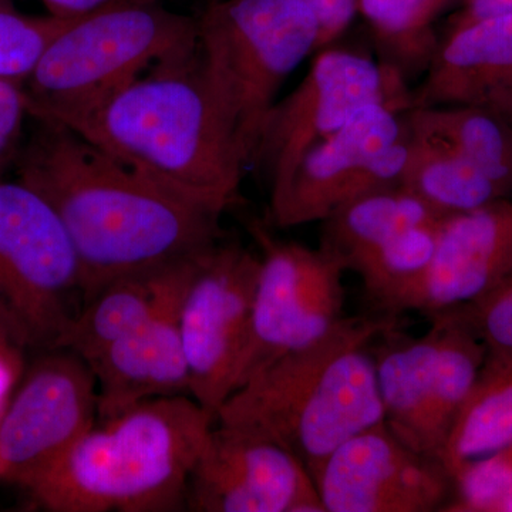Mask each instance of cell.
Listing matches in <instances>:
<instances>
[{
	"label": "cell",
	"mask_w": 512,
	"mask_h": 512,
	"mask_svg": "<svg viewBox=\"0 0 512 512\" xmlns=\"http://www.w3.org/2000/svg\"><path fill=\"white\" fill-rule=\"evenodd\" d=\"M30 120L13 165L16 180L66 229L83 305L121 276L200 254L225 238L217 215L151 183L66 124Z\"/></svg>",
	"instance_id": "obj_1"
},
{
	"label": "cell",
	"mask_w": 512,
	"mask_h": 512,
	"mask_svg": "<svg viewBox=\"0 0 512 512\" xmlns=\"http://www.w3.org/2000/svg\"><path fill=\"white\" fill-rule=\"evenodd\" d=\"M60 123L200 210L221 218L242 204L249 164L212 93L198 43Z\"/></svg>",
	"instance_id": "obj_2"
},
{
	"label": "cell",
	"mask_w": 512,
	"mask_h": 512,
	"mask_svg": "<svg viewBox=\"0 0 512 512\" xmlns=\"http://www.w3.org/2000/svg\"><path fill=\"white\" fill-rule=\"evenodd\" d=\"M399 316H346L318 342L289 353L229 394L215 424L274 441L311 477L339 446L384 423L373 345Z\"/></svg>",
	"instance_id": "obj_3"
},
{
	"label": "cell",
	"mask_w": 512,
	"mask_h": 512,
	"mask_svg": "<svg viewBox=\"0 0 512 512\" xmlns=\"http://www.w3.org/2000/svg\"><path fill=\"white\" fill-rule=\"evenodd\" d=\"M214 424L191 396L147 400L94 424L28 493L52 512L185 511Z\"/></svg>",
	"instance_id": "obj_4"
},
{
	"label": "cell",
	"mask_w": 512,
	"mask_h": 512,
	"mask_svg": "<svg viewBox=\"0 0 512 512\" xmlns=\"http://www.w3.org/2000/svg\"><path fill=\"white\" fill-rule=\"evenodd\" d=\"M197 43V19L157 0H116L74 19L26 80L30 116L64 121Z\"/></svg>",
	"instance_id": "obj_5"
},
{
	"label": "cell",
	"mask_w": 512,
	"mask_h": 512,
	"mask_svg": "<svg viewBox=\"0 0 512 512\" xmlns=\"http://www.w3.org/2000/svg\"><path fill=\"white\" fill-rule=\"evenodd\" d=\"M197 19L212 93L248 164L282 84L312 52L320 28L305 0H217Z\"/></svg>",
	"instance_id": "obj_6"
},
{
	"label": "cell",
	"mask_w": 512,
	"mask_h": 512,
	"mask_svg": "<svg viewBox=\"0 0 512 512\" xmlns=\"http://www.w3.org/2000/svg\"><path fill=\"white\" fill-rule=\"evenodd\" d=\"M82 305L79 261L56 212L0 178V326L26 352L60 349Z\"/></svg>",
	"instance_id": "obj_7"
},
{
	"label": "cell",
	"mask_w": 512,
	"mask_h": 512,
	"mask_svg": "<svg viewBox=\"0 0 512 512\" xmlns=\"http://www.w3.org/2000/svg\"><path fill=\"white\" fill-rule=\"evenodd\" d=\"M424 335H406L399 325L373 345L384 424L397 439L443 463L444 448L467 402L485 348L456 319L429 318Z\"/></svg>",
	"instance_id": "obj_8"
},
{
	"label": "cell",
	"mask_w": 512,
	"mask_h": 512,
	"mask_svg": "<svg viewBox=\"0 0 512 512\" xmlns=\"http://www.w3.org/2000/svg\"><path fill=\"white\" fill-rule=\"evenodd\" d=\"M249 232L259 247L261 271L234 390L281 357L318 342L348 316V271L335 256L276 238L262 222H252Z\"/></svg>",
	"instance_id": "obj_9"
},
{
	"label": "cell",
	"mask_w": 512,
	"mask_h": 512,
	"mask_svg": "<svg viewBox=\"0 0 512 512\" xmlns=\"http://www.w3.org/2000/svg\"><path fill=\"white\" fill-rule=\"evenodd\" d=\"M404 111L370 104L312 147L291 180L271 195V224L292 228L322 222L357 197L402 185L409 154Z\"/></svg>",
	"instance_id": "obj_10"
},
{
	"label": "cell",
	"mask_w": 512,
	"mask_h": 512,
	"mask_svg": "<svg viewBox=\"0 0 512 512\" xmlns=\"http://www.w3.org/2000/svg\"><path fill=\"white\" fill-rule=\"evenodd\" d=\"M409 110L410 92L394 64L345 49L319 50L311 70L269 111L254 163L271 178V195L291 180L303 156L370 104Z\"/></svg>",
	"instance_id": "obj_11"
},
{
	"label": "cell",
	"mask_w": 512,
	"mask_h": 512,
	"mask_svg": "<svg viewBox=\"0 0 512 512\" xmlns=\"http://www.w3.org/2000/svg\"><path fill=\"white\" fill-rule=\"evenodd\" d=\"M259 271V252L222 238L201 256L181 299V340L191 397L214 423L234 392Z\"/></svg>",
	"instance_id": "obj_12"
},
{
	"label": "cell",
	"mask_w": 512,
	"mask_h": 512,
	"mask_svg": "<svg viewBox=\"0 0 512 512\" xmlns=\"http://www.w3.org/2000/svg\"><path fill=\"white\" fill-rule=\"evenodd\" d=\"M97 382L67 349L40 352L0 412V483L26 491L96 424Z\"/></svg>",
	"instance_id": "obj_13"
},
{
	"label": "cell",
	"mask_w": 512,
	"mask_h": 512,
	"mask_svg": "<svg viewBox=\"0 0 512 512\" xmlns=\"http://www.w3.org/2000/svg\"><path fill=\"white\" fill-rule=\"evenodd\" d=\"M313 481L325 512H444L454 490L443 463L404 444L384 423L336 448Z\"/></svg>",
	"instance_id": "obj_14"
},
{
	"label": "cell",
	"mask_w": 512,
	"mask_h": 512,
	"mask_svg": "<svg viewBox=\"0 0 512 512\" xmlns=\"http://www.w3.org/2000/svg\"><path fill=\"white\" fill-rule=\"evenodd\" d=\"M185 511L325 512L315 481L274 441L214 424L190 481Z\"/></svg>",
	"instance_id": "obj_15"
},
{
	"label": "cell",
	"mask_w": 512,
	"mask_h": 512,
	"mask_svg": "<svg viewBox=\"0 0 512 512\" xmlns=\"http://www.w3.org/2000/svg\"><path fill=\"white\" fill-rule=\"evenodd\" d=\"M512 272V200L447 215L423 278L406 293L397 315L426 316L483 298Z\"/></svg>",
	"instance_id": "obj_16"
},
{
	"label": "cell",
	"mask_w": 512,
	"mask_h": 512,
	"mask_svg": "<svg viewBox=\"0 0 512 512\" xmlns=\"http://www.w3.org/2000/svg\"><path fill=\"white\" fill-rule=\"evenodd\" d=\"M473 106L512 127V12L444 33L410 107Z\"/></svg>",
	"instance_id": "obj_17"
},
{
	"label": "cell",
	"mask_w": 512,
	"mask_h": 512,
	"mask_svg": "<svg viewBox=\"0 0 512 512\" xmlns=\"http://www.w3.org/2000/svg\"><path fill=\"white\" fill-rule=\"evenodd\" d=\"M194 271L146 323L111 345L90 365L97 382V416L101 421L157 397L191 396L180 306Z\"/></svg>",
	"instance_id": "obj_18"
},
{
	"label": "cell",
	"mask_w": 512,
	"mask_h": 512,
	"mask_svg": "<svg viewBox=\"0 0 512 512\" xmlns=\"http://www.w3.org/2000/svg\"><path fill=\"white\" fill-rule=\"evenodd\" d=\"M208 249L180 261L121 276L104 286L77 313L60 349L70 350L92 365L111 345L146 323L190 276Z\"/></svg>",
	"instance_id": "obj_19"
},
{
	"label": "cell",
	"mask_w": 512,
	"mask_h": 512,
	"mask_svg": "<svg viewBox=\"0 0 512 512\" xmlns=\"http://www.w3.org/2000/svg\"><path fill=\"white\" fill-rule=\"evenodd\" d=\"M444 218L403 185L369 192L322 221L320 248L352 271L357 262L404 229Z\"/></svg>",
	"instance_id": "obj_20"
},
{
	"label": "cell",
	"mask_w": 512,
	"mask_h": 512,
	"mask_svg": "<svg viewBox=\"0 0 512 512\" xmlns=\"http://www.w3.org/2000/svg\"><path fill=\"white\" fill-rule=\"evenodd\" d=\"M412 136L456 151L512 200V127L491 111L473 106L413 107L404 111Z\"/></svg>",
	"instance_id": "obj_21"
},
{
	"label": "cell",
	"mask_w": 512,
	"mask_h": 512,
	"mask_svg": "<svg viewBox=\"0 0 512 512\" xmlns=\"http://www.w3.org/2000/svg\"><path fill=\"white\" fill-rule=\"evenodd\" d=\"M512 443V356L487 359L444 448L453 481L464 468Z\"/></svg>",
	"instance_id": "obj_22"
},
{
	"label": "cell",
	"mask_w": 512,
	"mask_h": 512,
	"mask_svg": "<svg viewBox=\"0 0 512 512\" xmlns=\"http://www.w3.org/2000/svg\"><path fill=\"white\" fill-rule=\"evenodd\" d=\"M402 185L443 217L507 200L483 171L456 151L410 133Z\"/></svg>",
	"instance_id": "obj_23"
},
{
	"label": "cell",
	"mask_w": 512,
	"mask_h": 512,
	"mask_svg": "<svg viewBox=\"0 0 512 512\" xmlns=\"http://www.w3.org/2000/svg\"><path fill=\"white\" fill-rule=\"evenodd\" d=\"M441 220L404 229L352 269L362 279L376 313L399 316V303L429 269Z\"/></svg>",
	"instance_id": "obj_24"
},
{
	"label": "cell",
	"mask_w": 512,
	"mask_h": 512,
	"mask_svg": "<svg viewBox=\"0 0 512 512\" xmlns=\"http://www.w3.org/2000/svg\"><path fill=\"white\" fill-rule=\"evenodd\" d=\"M73 20L23 15L0 0V80L25 84L47 47Z\"/></svg>",
	"instance_id": "obj_25"
},
{
	"label": "cell",
	"mask_w": 512,
	"mask_h": 512,
	"mask_svg": "<svg viewBox=\"0 0 512 512\" xmlns=\"http://www.w3.org/2000/svg\"><path fill=\"white\" fill-rule=\"evenodd\" d=\"M439 315L450 316L466 326L483 343L487 359L511 357L512 272L483 298Z\"/></svg>",
	"instance_id": "obj_26"
},
{
	"label": "cell",
	"mask_w": 512,
	"mask_h": 512,
	"mask_svg": "<svg viewBox=\"0 0 512 512\" xmlns=\"http://www.w3.org/2000/svg\"><path fill=\"white\" fill-rule=\"evenodd\" d=\"M420 5L421 0H359L357 13L366 19L380 42L397 56L429 63V56L414 35Z\"/></svg>",
	"instance_id": "obj_27"
},
{
	"label": "cell",
	"mask_w": 512,
	"mask_h": 512,
	"mask_svg": "<svg viewBox=\"0 0 512 512\" xmlns=\"http://www.w3.org/2000/svg\"><path fill=\"white\" fill-rule=\"evenodd\" d=\"M30 119L23 84L0 80V178L13 168Z\"/></svg>",
	"instance_id": "obj_28"
},
{
	"label": "cell",
	"mask_w": 512,
	"mask_h": 512,
	"mask_svg": "<svg viewBox=\"0 0 512 512\" xmlns=\"http://www.w3.org/2000/svg\"><path fill=\"white\" fill-rule=\"evenodd\" d=\"M319 22V50L332 45L357 15L359 0H305Z\"/></svg>",
	"instance_id": "obj_29"
},
{
	"label": "cell",
	"mask_w": 512,
	"mask_h": 512,
	"mask_svg": "<svg viewBox=\"0 0 512 512\" xmlns=\"http://www.w3.org/2000/svg\"><path fill=\"white\" fill-rule=\"evenodd\" d=\"M26 350L0 326V386L9 389L19 382L26 369Z\"/></svg>",
	"instance_id": "obj_30"
},
{
	"label": "cell",
	"mask_w": 512,
	"mask_h": 512,
	"mask_svg": "<svg viewBox=\"0 0 512 512\" xmlns=\"http://www.w3.org/2000/svg\"><path fill=\"white\" fill-rule=\"evenodd\" d=\"M508 12H512V0H466L456 15L448 20L446 32Z\"/></svg>",
	"instance_id": "obj_31"
},
{
	"label": "cell",
	"mask_w": 512,
	"mask_h": 512,
	"mask_svg": "<svg viewBox=\"0 0 512 512\" xmlns=\"http://www.w3.org/2000/svg\"><path fill=\"white\" fill-rule=\"evenodd\" d=\"M450 2L451 0H421L416 25H414V35L429 59L437 46V40L431 37L433 36L431 25Z\"/></svg>",
	"instance_id": "obj_32"
},
{
	"label": "cell",
	"mask_w": 512,
	"mask_h": 512,
	"mask_svg": "<svg viewBox=\"0 0 512 512\" xmlns=\"http://www.w3.org/2000/svg\"><path fill=\"white\" fill-rule=\"evenodd\" d=\"M49 15L60 19H77L96 12L116 0H42Z\"/></svg>",
	"instance_id": "obj_33"
},
{
	"label": "cell",
	"mask_w": 512,
	"mask_h": 512,
	"mask_svg": "<svg viewBox=\"0 0 512 512\" xmlns=\"http://www.w3.org/2000/svg\"><path fill=\"white\" fill-rule=\"evenodd\" d=\"M494 512H512V487L508 490V493L501 498Z\"/></svg>",
	"instance_id": "obj_34"
},
{
	"label": "cell",
	"mask_w": 512,
	"mask_h": 512,
	"mask_svg": "<svg viewBox=\"0 0 512 512\" xmlns=\"http://www.w3.org/2000/svg\"><path fill=\"white\" fill-rule=\"evenodd\" d=\"M210 2H217V0H208V3Z\"/></svg>",
	"instance_id": "obj_35"
},
{
	"label": "cell",
	"mask_w": 512,
	"mask_h": 512,
	"mask_svg": "<svg viewBox=\"0 0 512 512\" xmlns=\"http://www.w3.org/2000/svg\"><path fill=\"white\" fill-rule=\"evenodd\" d=\"M463 2H466V0H463Z\"/></svg>",
	"instance_id": "obj_36"
}]
</instances>
